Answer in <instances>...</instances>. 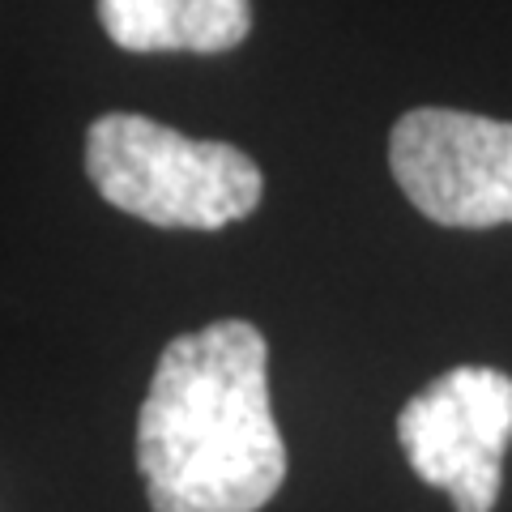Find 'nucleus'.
Listing matches in <instances>:
<instances>
[{
	"instance_id": "nucleus-2",
	"label": "nucleus",
	"mask_w": 512,
	"mask_h": 512,
	"mask_svg": "<svg viewBox=\"0 0 512 512\" xmlns=\"http://www.w3.org/2000/svg\"><path fill=\"white\" fill-rule=\"evenodd\" d=\"M86 175L99 197L163 231H222L261 205V167L227 141H192L133 111L86 133Z\"/></svg>"
},
{
	"instance_id": "nucleus-3",
	"label": "nucleus",
	"mask_w": 512,
	"mask_h": 512,
	"mask_svg": "<svg viewBox=\"0 0 512 512\" xmlns=\"http://www.w3.org/2000/svg\"><path fill=\"white\" fill-rule=\"evenodd\" d=\"M397 440L427 487L448 491L457 512H491L512 444V376L453 367L397 414Z\"/></svg>"
},
{
	"instance_id": "nucleus-1",
	"label": "nucleus",
	"mask_w": 512,
	"mask_h": 512,
	"mask_svg": "<svg viewBox=\"0 0 512 512\" xmlns=\"http://www.w3.org/2000/svg\"><path fill=\"white\" fill-rule=\"evenodd\" d=\"M269 346L248 320L175 338L137 419V470L154 512H256L286 478L269 406Z\"/></svg>"
},
{
	"instance_id": "nucleus-5",
	"label": "nucleus",
	"mask_w": 512,
	"mask_h": 512,
	"mask_svg": "<svg viewBox=\"0 0 512 512\" xmlns=\"http://www.w3.org/2000/svg\"><path fill=\"white\" fill-rule=\"evenodd\" d=\"M107 39L124 52H231L252 30V0H99Z\"/></svg>"
},
{
	"instance_id": "nucleus-4",
	"label": "nucleus",
	"mask_w": 512,
	"mask_h": 512,
	"mask_svg": "<svg viewBox=\"0 0 512 512\" xmlns=\"http://www.w3.org/2000/svg\"><path fill=\"white\" fill-rule=\"evenodd\" d=\"M389 167L410 205L440 227L512 222V124L448 107L406 111L389 137Z\"/></svg>"
}]
</instances>
